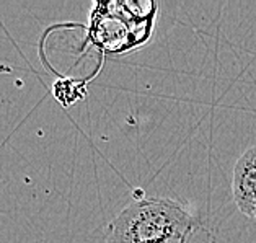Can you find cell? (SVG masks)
I'll use <instances>...</instances> for the list:
<instances>
[{
  "mask_svg": "<svg viewBox=\"0 0 256 243\" xmlns=\"http://www.w3.org/2000/svg\"><path fill=\"white\" fill-rule=\"evenodd\" d=\"M196 228V217L183 204L140 198L110 222L106 243H188Z\"/></svg>",
  "mask_w": 256,
  "mask_h": 243,
  "instance_id": "6da1fadb",
  "label": "cell"
},
{
  "mask_svg": "<svg viewBox=\"0 0 256 243\" xmlns=\"http://www.w3.org/2000/svg\"><path fill=\"white\" fill-rule=\"evenodd\" d=\"M137 5L139 4L134 2H98L93 5L85 44L96 46L106 54H124L147 42L152 33V24L137 28H129V24L154 18L157 8L144 16H136L134 14H139L134 12Z\"/></svg>",
  "mask_w": 256,
  "mask_h": 243,
  "instance_id": "7a4b0ae2",
  "label": "cell"
},
{
  "mask_svg": "<svg viewBox=\"0 0 256 243\" xmlns=\"http://www.w3.org/2000/svg\"><path fill=\"white\" fill-rule=\"evenodd\" d=\"M232 194L240 212L256 219V146L250 147L236 160L232 175Z\"/></svg>",
  "mask_w": 256,
  "mask_h": 243,
  "instance_id": "3957f363",
  "label": "cell"
},
{
  "mask_svg": "<svg viewBox=\"0 0 256 243\" xmlns=\"http://www.w3.org/2000/svg\"><path fill=\"white\" fill-rule=\"evenodd\" d=\"M4 70V67H2V64H0V72H2Z\"/></svg>",
  "mask_w": 256,
  "mask_h": 243,
  "instance_id": "277c9868",
  "label": "cell"
}]
</instances>
